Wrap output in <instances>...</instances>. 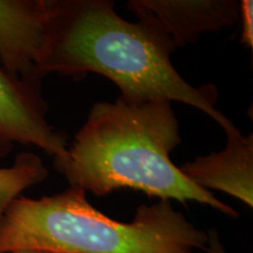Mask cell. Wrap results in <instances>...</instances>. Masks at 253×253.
Listing matches in <instances>:
<instances>
[{"label":"cell","mask_w":253,"mask_h":253,"mask_svg":"<svg viewBox=\"0 0 253 253\" xmlns=\"http://www.w3.org/2000/svg\"><path fill=\"white\" fill-rule=\"evenodd\" d=\"M47 112L41 82L15 77L0 63V157L15 145H33L54 161L63 160L68 137L50 125Z\"/></svg>","instance_id":"4"},{"label":"cell","mask_w":253,"mask_h":253,"mask_svg":"<svg viewBox=\"0 0 253 253\" xmlns=\"http://www.w3.org/2000/svg\"><path fill=\"white\" fill-rule=\"evenodd\" d=\"M205 244L207 232L171 201L142 204L126 223L107 217L73 186L38 199L19 196L0 220V253H194Z\"/></svg>","instance_id":"3"},{"label":"cell","mask_w":253,"mask_h":253,"mask_svg":"<svg viewBox=\"0 0 253 253\" xmlns=\"http://www.w3.org/2000/svg\"><path fill=\"white\" fill-rule=\"evenodd\" d=\"M169 101L97 102L56 170L73 188L95 196L132 189L149 197L209 205L229 217L238 212L179 171L170 154L181 143Z\"/></svg>","instance_id":"2"},{"label":"cell","mask_w":253,"mask_h":253,"mask_svg":"<svg viewBox=\"0 0 253 253\" xmlns=\"http://www.w3.org/2000/svg\"><path fill=\"white\" fill-rule=\"evenodd\" d=\"M204 251L208 253H227L221 244L219 233L216 229H209L207 231V244Z\"/></svg>","instance_id":"10"},{"label":"cell","mask_w":253,"mask_h":253,"mask_svg":"<svg viewBox=\"0 0 253 253\" xmlns=\"http://www.w3.org/2000/svg\"><path fill=\"white\" fill-rule=\"evenodd\" d=\"M110 0H49L46 46L37 66L41 81L48 74L82 80L88 73L108 78L126 102L176 101L201 110L225 126L231 120L216 108L212 84L194 87L173 67L176 49L154 19H122Z\"/></svg>","instance_id":"1"},{"label":"cell","mask_w":253,"mask_h":253,"mask_svg":"<svg viewBox=\"0 0 253 253\" xmlns=\"http://www.w3.org/2000/svg\"><path fill=\"white\" fill-rule=\"evenodd\" d=\"M48 20L49 0H0V63L6 71L40 81L37 66L46 46Z\"/></svg>","instance_id":"5"},{"label":"cell","mask_w":253,"mask_h":253,"mask_svg":"<svg viewBox=\"0 0 253 253\" xmlns=\"http://www.w3.org/2000/svg\"><path fill=\"white\" fill-rule=\"evenodd\" d=\"M226 145L221 151L197 156L178 167L199 188L218 190L253 207V136H244L230 121L224 126Z\"/></svg>","instance_id":"7"},{"label":"cell","mask_w":253,"mask_h":253,"mask_svg":"<svg viewBox=\"0 0 253 253\" xmlns=\"http://www.w3.org/2000/svg\"><path fill=\"white\" fill-rule=\"evenodd\" d=\"M13 253H56V252L42 251V250H20V251H15Z\"/></svg>","instance_id":"11"},{"label":"cell","mask_w":253,"mask_h":253,"mask_svg":"<svg viewBox=\"0 0 253 253\" xmlns=\"http://www.w3.org/2000/svg\"><path fill=\"white\" fill-rule=\"evenodd\" d=\"M240 21H242V37L240 42L248 48L253 47V1L242 0L239 2Z\"/></svg>","instance_id":"9"},{"label":"cell","mask_w":253,"mask_h":253,"mask_svg":"<svg viewBox=\"0 0 253 253\" xmlns=\"http://www.w3.org/2000/svg\"><path fill=\"white\" fill-rule=\"evenodd\" d=\"M48 170L42 160L33 153H21L8 168H0V220L9 204L24 190L43 182Z\"/></svg>","instance_id":"8"},{"label":"cell","mask_w":253,"mask_h":253,"mask_svg":"<svg viewBox=\"0 0 253 253\" xmlns=\"http://www.w3.org/2000/svg\"><path fill=\"white\" fill-rule=\"evenodd\" d=\"M126 7L154 19L176 48L195 42L205 32L233 27L240 17L236 0H130Z\"/></svg>","instance_id":"6"}]
</instances>
